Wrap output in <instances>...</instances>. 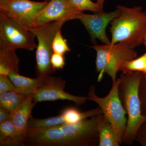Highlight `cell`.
<instances>
[{"label":"cell","instance_id":"6da1fadb","mask_svg":"<svg viewBox=\"0 0 146 146\" xmlns=\"http://www.w3.org/2000/svg\"><path fill=\"white\" fill-rule=\"evenodd\" d=\"M102 115L74 124L45 128H28L24 146H98L99 121Z\"/></svg>","mask_w":146,"mask_h":146},{"label":"cell","instance_id":"7a4b0ae2","mask_svg":"<svg viewBox=\"0 0 146 146\" xmlns=\"http://www.w3.org/2000/svg\"><path fill=\"white\" fill-rule=\"evenodd\" d=\"M144 74L142 72L122 73L119 78V96L127 115L126 128L123 144L133 145L137 130L146 119L141 113L139 96L140 81Z\"/></svg>","mask_w":146,"mask_h":146},{"label":"cell","instance_id":"3957f363","mask_svg":"<svg viewBox=\"0 0 146 146\" xmlns=\"http://www.w3.org/2000/svg\"><path fill=\"white\" fill-rule=\"evenodd\" d=\"M121 14L110 23L111 44L126 43L135 48L143 44L146 33V11L140 6L118 5Z\"/></svg>","mask_w":146,"mask_h":146},{"label":"cell","instance_id":"277c9868","mask_svg":"<svg viewBox=\"0 0 146 146\" xmlns=\"http://www.w3.org/2000/svg\"><path fill=\"white\" fill-rule=\"evenodd\" d=\"M91 47L96 52V72L99 73L98 82L101 81L106 73L112 79V84L115 83L117 73L123 63L137 56L134 48L123 42L100 46L95 44Z\"/></svg>","mask_w":146,"mask_h":146},{"label":"cell","instance_id":"5b68a950","mask_svg":"<svg viewBox=\"0 0 146 146\" xmlns=\"http://www.w3.org/2000/svg\"><path fill=\"white\" fill-rule=\"evenodd\" d=\"M119 78L112 84V88L106 96L101 98L96 94V87L91 85L88 93V100L96 103L102 110L105 117L110 122L120 145L123 144V137L126 128L127 118L119 96Z\"/></svg>","mask_w":146,"mask_h":146},{"label":"cell","instance_id":"8992f818","mask_svg":"<svg viewBox=\"0 0 146 146\" xmlns=\"http://www.w3.org/2000/svg\"><path fill=\"white\" fill-rule=\"evenodd\" d=\"M64 21H53L30 28L38 41L36 52L35 67L37 77L50 75L55 71L50 63L53 54L52 42L56 33L61 30Z\"/></svg>","mask_w":146,"mask_h":146},{"label":"cell","instance_id":"52a82bcc","mask_svg":"<svg viewBox=\"0 0 146 146\" xmlns=\"http://www.w3.org/2000/svg\"><path fill=\"white\" fill-rule=\"evenodd\" d=\"M35 36L23 24L0 13V49L33 50Z\"/></svg>","mask_w":146,"mask_h":146},{"label":"cell","instance_id":"ba28073f","mask_svg":"<svg viewBox=\"0 0 146 146\" xmlns=\"http://www.w3.org/2000/svg\"><path fill=\"white\" fill-rule=\"evenodd\" d=\"M40 77L38 86L33 94L35 103L61 100L73 102L79 106L84 104L89 100L88 97L74 96L65 92L66 82L60 77L49 75Z\"/></svg>","mask_w":146,"mask_h":146},{"label":"cell","instance_id":"9c48e42d","mask_svg":"<svg viewBox=\"0 0 146 146\" xmlns=\"http://www.w3.org/2000/svg\"><path fill=\"white\" fill-rule=\"evenodd\" d=\"M93 14L80 13L78 19L81 21L90 35L94 43L98 39L104 44H109L111 40L108 37L106 28L112 20L120 16L121 11L117 8L114 11L105 12L104 11L94 13Z\"/></svg>","mask_w":146,"mask_h":146},{"label":"cell","instance_id":"30bf717a","mask_svg":"<svg viewBox=\"0 0 146 146\" xmlns=\"http://www.w3.org/2000/svg\"><path fill=\"white\" fill-rule=\"evenodd\" d=\"M49 1L30 0H11L8 7L0 13L16 20L29 29Z\"/></svg>","mask_w":146,"mask_h":146},{"label":"cell","instance_id":"8fae6325","mask_svg":"<svg viewBox=\"0 0 146 146\" xmlns=\"http://www.w3.org/2000/svg\"><path fill=\"white\" fill-rule=\"evenodd\" d=\"M82 12L71 7L67 0H50L30 28L51 21H64L66 22L78 19L79 16Z\"/></svg>","mask_w":146,"mask_h":146},{"label":"cell","instance_id":"7c38bea8","mask_svg":"<svg viewBox=\"0 0 146 146\" xmlns=\"http://www.w3.org/2000/svg\"><path fill=\"white\" fill-rule=\"evenodd\" d=\"M36 104L33 102V95H29L26 100L17 109L11 112L10 120L15 125L19 138L25 142L29 118Z\"/></svg>","mask_w":146,"mask_h":146},{"label":"cell","instance_id":"4fadbf2b","mask_svg":"<svg viewBox=\"0 0 146 146\" xmlns=\"http://www.w3.org/2000/svg\"><path fill=\"white\" fill-rule=\"evenodd\" d=\"M15 87V90L27 95H33L39 84L40 77L30 78L21 75L19 73L12 72L8 76Z\"/></svg>","mask_w":146,"mask_h":146},{"label":"cell","instance_id":"5bb4252c","mask_svg":"<svg viewBox=\"0 0 146 146\" xmlns=\"http://www.w3.org/2000/svg\"><path fill=\"white\" fill-rule=\"evenodd\" d=\"M19 62L15 50L0 49V76L19 73Z\"/></svg>","mask_w":146,"mask_h":146},{"label":"cell","instance_id":"9a60e30c","mask_svg":"<svg viewBox=\"0 0 146 146\" xmlns=\"http://www.w3.org/2000/svg\"><path fill=\"white\" fill-rule=\"evenodd\" d=\"M98 146H119L120 143L110 122L102 115L99 121Z\"/></svg>","mask_w":146,"mask_h":146},{"label":"cell","instance_id":"2e32d148","mask_svg":"<svg viewBox=\"0 0 146 146\" xmlns=\"http://www.w3.org/2000/svg\"><path fill=\"white\" fill-rule=\"evenodd\" d=\"M0 146H24L17 134L15 125L10 120L0 124Z\"/></svg>","mask_w":146,"mask_h":146},{"label":"cell","instance_id":"e0dca14e","mask_svg":"<svg viewBox=\"0 0 146 146\" xmlns=\"http://www.w3.org/2000/svg\"><path fill=\"white\" fill-rule=\"evenodd\" d=\"M65 123L74 124L80 123L83 120L99 115H103L101 108L98 106L95 109L84 112L80 111L74 107L64 109L61 113Z\"/></svg>","mask_w":146,"mask_h":146},{"label":"cell","instance_id":"ac0fdd59","mask_svg":"<svg viewBox=\"0 0 146 146\" xmlns=\"http://www.w3.org/2000/svg\"><path fill=\"white\" fill-rule=\"evenodd\" d=\"M29 96L16 91L4 92L0 94V107L11 113L23 104Z\"/></svg>","mask_w":146,"mask_h":146},{"label":"cell","instance_id":"d6986e66","mask_svg":"<svg viewBox=\"0 0 146 146\" xmlns=\"http://www.w3.org/2000/svg\"><path fill=\"white\" fill-rule=\"evenodd\" d=\"M64 123H65V122L61 114L58 116L43 119H36L31 115L29 119L28 129L45 128L56 126Z\"/></svg>","mask_w":146,"mask_h":146},{"label":"cell","instance_id":"ffe728a7","mask_svg":"<svg viewBox=\"0 0 146 146\" xmlns=\"http://www.w3.org/2000/svg\"><path fill=\"white\" fill-rule=\"evenodd\" d=\"M146 68V52L137 58L124 62L120 67L119 72L123 73L140 72H143Z\"/></svg>","mask_w":146,"mask_h":146},{"label":"cell","instance_id":"44dd1931","mask_svg":"<svg viewBox=\"0 0 146 146\" xmlns=\"http://www.w3.org/2000/svg\"><path fill=\"white\" fill-rule=\"evenodd\" d=\"M69 4L73 8L82 11H89L94 13L104 11L97 3L91 0H67Z\"/></svg>","mask_w":146,"mask_h":146},{"label":"cell","instance_id":"7402d4cb","mask_svg":"<svg viewBox=\"0 0 146 146\" xmlns=\"http://www.w3.org/2000/svg\"><path fill=\"white\" fill-rule=\"evenodd\" d=\"M52 49L54 53L63 55L70 51L67 41L62 36L61 30L58 32L54 36L52 42Z\"/></svg>","mask_w":146,"mask_h":146},{"label":"cell","instance_id":"603a6c76","mask_svg":"<svg viewBox=\"0 0 146 146\" xmlns=\"http://www.w3.org/2000/svg\"><path fill=\"white\" fill-rule=\"evenodd\" d=\"M139 96L141 104V113L146 116V75L144 74L140 81Z\"/></svg>","mask_w":146,"mask_h":146},{"label":"cell","instance_id":"cb8c5ba5","mask_svg":"<svg viewBox=\"0 0 146 146\" xmlns=\"http://www.w3.org/2000/svg\"><path fill=\"white\" fill-rule=\"evenodd\" d=\"M50 63L55 71L56 70H63L65 65L64 55L53 53L51 58Z\"/></svg>","mask_w":146,"mask_h":146},{"label":"cell","instance_id":"d4e9b609","mask_svg":"<svg viewBox=\"0 0 146 146\" xmlns=\"http://www.w3.org/2000/svg\"><path fill=\"white\" fill-rule=\"evenodd\" d=\"M16 91L12 82L7 76H0V94Z\"/></svg>","mask_w":146,"mask_h":146},{"label":"cell","instance_id":"484cf974","mask_svg":"<svg viewBox=\"0 0 146 146\" xmlns=\"http://www.w3.org/2000/svg\"><path fill=\"white\" fill-rule=\"evenodd\" d=\"M134 141L138 142L141 145L146 146V119L137 130Z\"/></svg>","mask_w":146,"mask_h":146},{"label":"cell","instance_id":"4316f807","mask_svg":"<svg viewBox=\"0 0 146 146\" xmlns=\"http://www.w3.org/2000/svg\"><path fill=\"white\" fill-rule=\"evenodd\" d=\"M10 113L3 108L0 107V124L10 120Z\"/></svg>","mask_w":146,"mask_h":146},{"label":"cell","instance_id":"83f0119b","mask_svg":"<svg viewBox=\"0 0 146 146\" xmlns=\"http://www.w3.org/2000/svg\"><path fill=\"white\" fill-rule=\"evenodd\" d=\"M11 0H0V12L3 11L8 7Z\"/></svg>","mask_w":146,"mask_h":146},{"label":"cell","instance_id":"f1b7e54d","mask_svg":"<svg viewBox=\"0 0 146 146\" xmlns=\"http://www.w3.org/2000/svg\"><path fill=\"white\" fill-rule=\"evenodd\" d=\"M96 1L97 4L102 8L103 9L104 4V3L105 0H96Z\"/></svg>","mask_w":146,"mask_h":146},{"label":"cell","instance_id":"f546056e","mask_svg":"<svg viewBox=\"0 0 146 146\" xmlns=\"http://www.w3.org/2000/svg\"><path fill=\"white\" fill-rule=\"evenodd\" d=\"M143 44H145V46H146V33L145 35V37H144L143 42Z\"/></svg>","mask_w":146,"mask_h":146},{"label":"cell","instance_id":"4dcf8cb0","mask_svg":"<svg viewBox=\"0 0 146 146\" xmlns=\"http://www.w3.org/2000/svg\"><path fill=\"white\" fill-rule=\"evenodd\" d=\"M144 74H145L146 75V68H145V70H144L143 72Z\"/></svg>","mask_w":146,"mask_h":146},{"label":"cell","instance_id":"1f68e13d","mask_svg":"<svg viewBox=\"0 0 146 146\" xmlns=\"http://www.w3.org/2000/svg\"><path fill=\"white\" fill-rule=\"evenodd\" d=\"M50 1V0H48V1Z\"/></svg>","mask_w":146,"mask_h":146}]
</instances>
